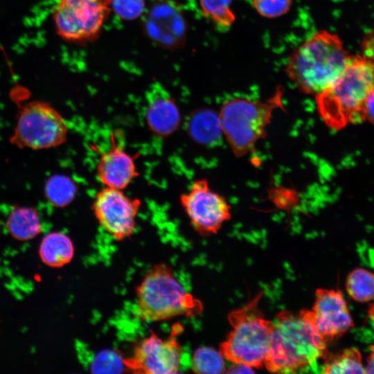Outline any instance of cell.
I'll use <instances>...</instances> for the list:
<instances>
[{"label":"cell","instance_id":"1","mask_svg":"<svg viewBox=\"0 0 374 374\" xmlns=\"http://www.w3.org/2000/svg\"><path fill=\"white\" fill-rule=\"evenodd\" d=\"M264 366L271 373H293L312 368L326 354L327 342L308 317L299 313L279 312L274 321Z\"/></svg>","mask_w":374,"mask_h":374},{"label":"cell","instance_id":"2","mask_svg":"<svg viewBox=\"0 0 374 374\" xmlns=\"http://www.w3.org/2000/svg\"><path fill=\"white\" fill-rule=\"evenodd\" d=\"M350 56L338 35L321 30L292 52L285 71L300 91L316 96L341 74Z\"/></svg>","mask_w":374,"mask_h":374},{"label":"cell","instance_id":"3","mask_svg":"<svg viewBox=\"0 0 374 374\" xmlns=\"http://www.w3.org/2000/svg\"><path fill=\"white\" fill-rule=\"evenodd\" d=\"M374 85V62L364 55L350 56L335 81L315 96L317 110L330 129L341 130L361 123L363 103Z\"/></svg>","mask_w":374,"mask_h":374},{"label":"cell","instance_id":"4","mask_svg":"<svg viewBox=\"0 0 374 374\" xmlns=\"http://www.w3.org/2000/svg\"><path fill=\"white\" fill-rule=\"evenodd\" d=\"M284 91L278 87L266 100L233 98L223 103L219 116L222 133L237 157L254 151L265 138L267 129L276 109H284Z\"/></svg>","mask_w":374,"mask_h":374},{"label":"cell","instance_id":"5","mask_svg":"<svg viewBox=\"0 0 374 374\" xmlns=\"http://www.w3.org/2000/svg\"><path fill=\"white\" fill-rule=\"evenodd\" d=\"M136 295L137 314L145 322L193 317L203 310L202 302L184 289L164 263L150 269L136 287Z\"/></svg>","mask_w":374,"mask_h":374},{"label":"cell","instance_id":"6","mask_svg":"<svg viewBox=\"0 0 374 374\" xmlns=\"http://www.w3.org/2000/svg\"><path fill=\"white\" fill-rule=\"evenodd\" d=\"M262 295L259 292L245 305L228 314L232 329L219 348L224 359L252 368L264 366L274 324L258 309Z\"/></svg>","mask_w":374,"mask_h":374},{"label":"cell","instance_id":"7","mask_svg":"<svg viewBox=\"0 0 374 374\" xmlns=\"http://www.w3.org/2000/svg\"><path fill=\"white\" fill-rule=\"evenodd\" d=\"M69 125L51 104L33 100L21 106L17 114L11 145L33 150L58 147L67 140Z\"/></svg>","mask_w":374,"mask_h":374},{"label":"cell","instance_id":"8","mask_svg":"<svg viewBox=\"0 0 374 374\" xmlns=\"http://www.w3.org/2000/svg\"><path fill=\"white\" fill-rule=\"evenodd\" d=\"M112 10V0H57L53 12L57 33L66 41L95 39Z\"/></svg>","mask_w":374,"mask_h":374},{"label":"cell","instance_id":"9","mask_svg":"<svg viewBox=\"0 0 374 374\" xmlns=\"http://www.w3.org/2000/svg\"><path fill=\"white\" fill-rule=\"evenodd\" d=\"M193 229L202 236L215 235L231 217L226 198L213 190L205 179H197L179 197Z\"/></svg>","mask_w":374,"mask_h":374},{"label":"cell","instance_id":"10","mask_svg":"<svg viewBox=\"0 0 374 374\" xmlns=\"http://www.w3.org/2000/svg\"><path fill=\"white\" fill-rule=\"evenodd\" d=\"M141 206L139 199L130 197L123 190L105 186L96 194L92 203L99 224L117 240H123L134 233Z\"/></svg>","mask_w":374,"mask_h":374},{"label":"cell","instance_id":"11","mask_svg":"<svg viewBox=\"0 0 374 374\" xmlns=\"http://www.w3.org/2000/svg\"><path fill=\"white\" fill-rule=\"evenodd\" d=\"M181 353L173 335L163 338L152 333L139 341L132 355L123 362L125 368L134 373L171 374L178 372Z\"/></svg>","mask_w":374,"mask_h":374},{"label":"cell","instance_id":"12","mask_svg":"<svg viewBox=\"0 0 374 374\" xmlns=\"http://www.w3.org/2000/svg\"><path fill=\"white\" fill-rule=\"evenodd\" d=\"M305 311L326 342L341 336L354 326L340 290L317 289L312 310Z\"/></svg>","mask_w":374,"mask_h":374},{"label":"cell","instance_id":"13","mask_svg":"<svg viewBox=\"0 0 374 374\" xmlns=\"http://www.w3.org/2000/svg\"><path fill=\"white\" fill-rule=\"evenodd\" d=\"M145 111L149 130L159 137H167L179 126L181 117L171 94L159 83L150 85L147 91Z\"/></svg>","mask_w":374,"mask_h":374},{"label":"cell","instance_id":"14","mask_svg":"<svg viewBox=\"0 0 374 374\" xmlns=\"http://www.w3.org/2000/svg\"><path fill=\"white\" fill-rule=\"evenodd\" d=\"M96 175L105 187L123 190L139 175L134 158L116 140L100 157Z\"/></svg>","mask_w":374,"mask_h":374},{"label":"cell","instance_id":"15","mask_svg":"<svg viewBox=\"0 0 374 374\" xmlns=\"http://www.w3.org/2000/svg\"><path fill=\"white\" fill-rule=\"evenodd\" d=\"M146 26L149 35L166 46L178 44L185 35L186 24L182 15L168 3L154 6Z\"/></svg>","mask_w":374,"mask_h":374},{"label":"cell","instance_id":"16","mask_svg":"<svg viewBox=\"0 0 374 374\" xmlns=\"http://www.w3.org/2000/svg\"><path fill=\"white\" fill-rule=\"evenodd\" d=\"M38 253L44 265L52 268H60L72 260L75 248L69 235L62 232L53 231L42 238Z\"/></svg>","mask_w":374,"mask_h":374},{"label":"cell","instance_id":"17","mask_svg":"<svg viewBox=\"0 0 374 374\" xmlns=\"http://www.w3.org/2000/svg\"><path fill=\"white\" fill-rule=\"evenodd\" d=\"M6 228L8 233L18 241H29L42 232L39 212L29 206L15 205L9 213Z\"/></svg>","mask_w":374,"mask_h":374},{"label":"cell","instance_id":"18","mask_svg":"<svg viewBox=\"0 0 374 374\" xmlns=\"http://www.w3.org/2000/svg\"><path fill=\"white\" fill-rule=\"evenodd\" d=\"M189 132L192 137L200 143H215L223 135L219 113L211 109H203L195 113L190 122Z\"/></svg>","mask_w":374,"mask_h":374},{"label":"cell","instance_id":"19","mask_svg":"<svg viewBox=\"0 0 374 374\" xmlns=\"http://www.w3.org/2000/svg\"><path fill=\"white\" fill-rule=\"evenodd\" d=\"M77 185L69 176L54 174L48 177L44 186L46 200L53 207L64 208L75 197Z\"/></svg>","mask_w":374,"mask_h":374},{"label":"cell","instance_id":"20","mask_svg":"<svg viewBox=\"0 0 374 374\" xmlns=\"http://www.w3.org/2000/svg\"><path fill=\"white\" fill-rule=\"evenodd\" d=\"M324 373H365L362 355L355 348L345 349L338 354L326 357Z\"/></svg>","mask_w":374,"mask_h":374},{"label":"cell","instance_id":"21","mask_svg":"<svg viewBox=\"0 0 374 374\" xmlns=\"http://www.w3.org/2000/svg\"><path fill=\"white\" fill-rule=\"evenodd\" d=\"M233 0H199L202 15L221 30L230 28L235 21L232 10Z\"/></svg>","mask_w":374,"mask_h":374},{"label":"cell","instance_id":"22","mask_svg":"<svg viewBox=\"0 0 374 374\" xmlns=\"http://www.w3.org/2000/svg\"><path fill=\"white\" fill-rule=\"evenodd\" d=\"M346 288L350 296L358 302H367L374 297V274L358 268L348 276Z\"/></svg>","mask_w":374,"mask_h":374},{"label":"cell","instance_id":"23","mask_svg":"<svg viewBox=\"0 0 374 374\" xmlns=\"http://www.w3.org/2000/svg\"><path fill=\"white\" fill-rule=\"evenodd\" d=\"M191 367L196 373L219 374L226 373L224 358L220 350L214 348L202 346L193 353Z\"/></svg>","mask_w":374,"mask_h":374},{"label":"cell","instance_id":"24","mask_svg":"<svg viewBox=\"0 0 374 374\" xmlns=\"http://www.w3.org/2000/svg\"><path fill=\"white\" fill-rule=\"evenodd\" d=\"M292 0H252V5L262 17L274 19L287 14Z\"/></svg>","mask_w":374,"mask_h":374},{"label":"cell","instance_id":"25","mask_svg":"<svg viewBox=\"0 0 374 374\" xmlns=\"http://www.w3.org/2000/svg\"><path fill=\"white\" fill-rule=\"evenodd\" d=\"M143 0H112V9L126 19L136 18L143 12Z\"/></svg>","mask_w":374,"mask_h":374},{"label":"cell","instance_id":"26","mask_svg":"<svg viewBox=\"0 0 374 374\" xmlns=\"http://www.w3.org/2000/svg\"><path fill=\"white\" fill-rule=\"evenodd\" d=\"M361 123L367 121L374 125V85L368 93L360 112Z\"/></svg>","mask_w":374,"mask_h":374},{"label":"cell","instance_id":"27","mask_svg":"<svg viewBox=\"0 0 374 374\" xmlns=\"http://www.w3.org/2000/svg\"><path fill=\"white\" fill-rule=\"evenodd\" d=\"M360 48L363 55L374 62V29L364 34L361 41Z\"/></svg>","mask_w":374,"mask_h":374},{"label":"cell","instance_id":"28","mask_svg":"<svg viewBox=\"0 0 374 374\" xmlns=\"http://www.w3.org/2000/svg\"><path fill=\"white\" fill-rule=\"evenodd\" d=\"M234 365L226 369V373H253L254 371L252 368L242 364H233Z\"/></svg>","mask_w":374,"mask_h":374},{"label":"cell","instance_id":"29","mask_svg":"<svg viewBox=\"0 0 374 374\" xmlns=\"http://www.w3.org/2000/svg\"><path fill=\"white\" fill-rule=\"evenodd\" d=\"M365 373H374V346L371 347V352L367 358Z\"/></svg>","mask_w":374,"mask_h":374},{"label":"cell","instance_id":"30","mask_svg":"<svg viewBox=\"0 0 374 374\" xmlns=\"http://www.w3.org/2000/svg\"><path fill=\"white\" fill-rule=\"evenodd\" d=\"M1 222L0 220V233H1Z\"/></svg>","mask_w":374,"mask_h":374}]
</instances>
